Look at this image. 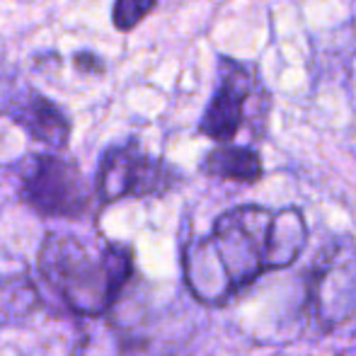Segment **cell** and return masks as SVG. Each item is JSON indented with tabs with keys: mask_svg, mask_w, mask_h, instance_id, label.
<instances>
[{
	"mask_svg": "<svg viewBox=\"0 0 356 356\" xmlns=\"http://www.w3.org/2000/svg\"><path fill=\"white\" fill-rule=\"evenodd\" d=\"M305 245L308 225L298 209L235 207L184 248V284L199 303L223 305L262 274L291 267Z\"/></svg>",
	"mask_w": 356,
	"mask_h": 356,
	"instance_id": "obj_1",
	"label": "cell"
},
{
	"mask_svg": "<svg viewBox=\"0 0 356 356\" xmlns=\"http://www.w3.org/2000/svg\"><path fill=\"white\" fill-rule=\"evenodd\" d=\"M39 274L63 305L80 318H102L134 277V250L124 243H88L71 233H49L39 250Z\"/></svg>",
	"mask_w": 356,
	"mask_h": 356,
	"instance_id": "obj_2",
	"label": "cell"
},
{
	"mask_svg": "<svg viewBox=\"0 0 356 356\" xmlns=\"http://www.w3.org/2000/svg\"><path fill=\"white\" fill-rule=\"evenodd\" d=\"M305 313L320 332L342 327L356 313V243L334 238L318 252L305 279Z\"/></svg>",
	"mask_w": 356,
	"mask_h": 356,
	"instance_id": "obj_3",
	"label": "cell"
},
{
	"mask_svg": "<svg viewBox=\"0 0 356 356\" xmlns=\"http://www.w3.org/2000/svg\"><path fill=\"white\" fill-rule=\"evenodd\" d=\"M19 197L44 218H83L92 207L90 187L73 160L54 153H39L24 160L19 172Z\"/></svg>",
	"mask_w": 356,
	"mask_h": 356,
	"instance_id": "obj_4",
	"label": "cell"
},
{
	"mask_svg": "<svg viewBox=\"0 0 356 356\" xmlns=\"http://www.w3.org/2000/svg\"><path fill=\"white\" fill-rule=\"evenodd\" d=\"M182 182L177 168L163 158L145 153L138 141H127L104 150L95 175V197L99 204H114L122 199L165 197Z\"/></svg>",
	"mask_w": 356,
	"mask_h": 356,
	"instance_id": "obj_5",
	"label": "cell"
},
{
	"mask_svg": "<svg viewBox=\"0 0 356 356\" xmlns=\"http://www.w3.org/2000/svg\"><path fill=\"white\" fill-rule=\"evenodd\" d=\"M218 68V85L199 122V131L218 145H225L238 136L250 114H254L250 112V104L269 99V95L259 75L245 63L220 56Z\"/></svg>",
	"mask_w": 356,
	"mask_h": 356,
	"instance_id": "obj_6",
	"label": "cell"
},
{
	"mask_svg": "<svg viewBox=\"0 0 356 356\" xmlns=\"http://www.w3.org/2000/svg\"><path fill=\"white\" fill-rule=\"evenodd\" d=\"M10 119L27 134L32 141L51 150H66L71 141V119L56 102L39 92H27L13 104Z\"/></svg>",
	"mask_w": 356,
	"mask_h": 356,
	"instance_id": "obj_7",
	"label": "cell"
},
{
	"mask_svg": "<svg viewBox=\"0 0 356 356\" xmlns=\"http://www.w3.org/2000/svg\"><path fill=\"white\" fill-rule=\"evenodd\" d=\"M202 172L216 179L254 184L262 179V155L248 145H216L202 160Z\"/></svg>",
	"mask_w": 356,
	"mask_h": 356,
	"instance_id": "obj_8",
	"label": "cell"
},
{
	"mask_svg": "<svg viewBox=\"0 0 356 356\" xmlns=\"http://www.w3.org/2000/svg\"><path fill=\"white\" fill-rule=\"evenodd\" d=\"M39 308H42V296L32 279L24 274L0 279V327L22 323Z\"/></svg>",
	"mask_w": 356,
	"mask_h": 356,
	"instance_id": "obj_9",
	"label": "cell"
},
{
	"mask_svg": "<svg viewBox=\"0 0 356 356\" xmlns=\"http://www.w3.org/2000/svg\"><path fill=\"white\" fill-rule=\"evenodd\" d=\"M158 8V0H114L112 24L119 32H131Z\"/></svg>",
	"mask_w": 356,
	"mask_h": 356,
	"instance_id": "obj_10",
	"label": "cell"
},
{
	"mask_svg": "<svg viewBox=\"0 0 356 356\" xmlns=\"http://www.w3.org/2000/svg\"><path fill=\"white\" fill-rule=\"evenodd\" d=\"M73 66H75V71L85 73V75H99V78H102V75L107 73V63H104L95 51L73 54Z\"/></svg>",
	"mask_w": 356,
	"mask_h": 356,
	"instance_id": "obj_11",
	"label": "cell"
}]
</instances>
